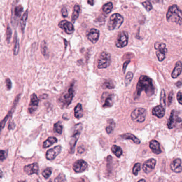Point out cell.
I'll return each instance as SVG.
<instances>
[{"instance_id": "1", "label": "cell", "mask_w": 182, "mask_h": 182, "mask_svg": "<svg viewBox=\"0 0 182 182\" xmlns=\"http://www.w3.org/2000/svg\"><path fill=\"white\" fill-rule=\"evenodd\" d=\"M143 91H144L148 96H151L155 92V87L152 79L144 75L140 77L137 84L136 93L137 97H140Z\"/></svg>"}, {"instance_id": "2", "label": "cell", "mask_w": 182, "mask_h": 182, "mask_svg": "<svg viewBox=\"0 0 182 182\" xmlns=\"http://www.w3.org/2000/svg\"><path fill=\"white\" fill-rule=\"evenodd\" d=\"M167 20L175 22L177 24H182V11L177 5H173L168 9L166 15Z\"/></svg>"}, {"instance_id": "3", "label": "cell", "mask_w": 182, "mask_h": 182, "mask_svg": "<svg viewBox=\"0 0 182 182\" xmlns=\"http://www.w3.org/2000/svg\"><path fill=\"white\" fill-rule=\"evenodd\" d=\"M74 83H72L68 90L61 95L59 101L63 106L67 107L71 103L74 96Z\"/></svg>"}, {"instance_id": "4", "label": "cell", "mask_w": 182, "mask_h": 182, "mask_svg": "<svg viewBox=\"0 0 182 182\" xmlns=\"http://www.w3.org/2000/svg\"><path fill=\"white\" fill-rule=\"evenodd\" d=\"M124 22V18L119 13H114L111 15L108 22V28L110 30L117 29L120 27Z\"/></svg>"}, {"instance_id": "5", "label": "cell", "mask_w": 182, "mask_h": 182, "mask_svg": "<svg viewBox=\"0 0 182 182\" xmlns=\"http://www.w3.org/2000/svg\"><path fill=\"white\" fill-rule=\"evenodd\" d=\"M82 129H83V126H82V124L80 123L76 125L74 127L73 135L71 136V139L70 141V151L71 153H73L75 150L76 143L77 142V140L79 139Z\"/></svg>"}, {"instance_id": "6", "label": "cell", "mask_w": 182, "mask_h": 182, "mask_svg": "<svg viewBox=\"0 0 182 182\" xmlns=\"http://www.w3.org/2000/svg\"><path fill=\"white\" fill-rule=\"evenodd\" d=\"M111 55L106 52H102L97 61V68L104 69L109 67L111 64Z\"/></svg>"}, {"instance_id": "7", "label": "cell", "mask_w": 182, "mask_h": 182, "mask_svg": "<svg viewBox=\"0 0 182 182\" xmlns=\"http://www.w3.org/2000/svg\"><path fill=\"white\" fill-rule=\"evenodd\" d=\"M146 116V111L143 108H136L131 113V118L132 120L137 123H143L145 121Z\"/></svg>"}, {"instance_id": "8", "label": "cell", "mask_w": 182, "mask_h": 182, "mask_svg": "<svg viewBox=\"0 0 182 182\" xmlns=\"http://www.w3.org/2000/svg\"><path fill=\"white\" fill-rule=\"evenodd\" d=\"M155 48L156 50V55L159 61H162L165 59V55L167 53L166 46L164 43L156 42L155 44Z\"/></svg>"}, {"instance_id": "9", "label": "cell", "mask_w": 182, "mask_h": 182, "mask_svg": "<svg viewBox=\"0 0 182 182\" xmlns=\"http://www.w3.org/2000/svg\"><path fill=\"white\" fill-rule=\"evenodd\" d=\"M128 41V34L126 31H122L119 33L116 46L118 48H123L127 45Z\"/></svg>"}, {"instance_id": "10", "label": "cell", "mask_w": 182, "mask_h": 182, "mask_svg": "<svg viewBox=\"0 0 182 182\" xmlns=\"http://www.w3.org/2000/svg\"><path fill=\"white\" fill-rule=\"evenodd\" d=\"M101 101L103 102V108L111 107L113 103V95L109 94L108 92H104L102 94Z\"/></svg>"}, {"instance_id": "11", "label": "cell", "mask_w": 182, "mask_h": 182, "mask_svg": "<svg viewBox=\"0 0 182 182\" xmlns=\"http://www.w3.org/2000/svg\"><path fill=\"white\" fill-rule=\"evenodd\" d=\"M59 27L64 31L65 33L68 34H71L74 33L75 29L73 24L69 21L64 20L60 21L59 24Z\"/></svg>"}, {"instance_id": "12", "label": "cell", "mask_w": 182, "mask_h": 182, "mask_svg": "<svg viewBox=\"0 0 182 182\" xmlns=\"http://www.w3.org/2000/svg\"><path fill=\"white\" fill-rule=\"evenodd\" d=\"M88 167V164L83 160L76 161L73 164V169L77 173H80L84 172Z\"/></svg>"}, {"instance_id": "13", "label": "cell", "mask_w": 182, "mask_h": 182, "mask_svg": "<svg viewBox=\"0 0 182 182\" xmlns=\"http://www.w3.org/2000/svg\"><path fill=\"white\" fill-rule=\"evenodd\" d=\"M61 146H55L53 149H50L46 153V158L49 160H54L55 157L61 151Z\"/></svg>"}, {"instance_id": "14", "label": "cell", "mask_w": 182, "mask_h": 182, "mask_svg": "<svg viewBox=\"0 0 182 182\" xmlns=\"http://www.w3.org/2000/svg\"><path fill=\"white\" fill-rule=\"evenodd\" d=\"M39 103V100L37 97L36 94L33 93L30 97V101L28 111L30 113H33L36 110Z\"/></svg>"}, {"instance_id": "15", "label": "cell", "mask_w": 182, "mask_h": 182, "mask_svg": "<svg viewBox=\"0 0 182 182\" xmlns=\"http://www.w3.org/2000/svg\"><path fill=\"white\" fill-rule=\"evenodd\" d=\"M156 164V160L155 159H150L146 161L143 165V170L146 173L149 174L151 173L155 169Z\"/></svg>"}, {"instance_id": "16", "label": "cell", "mask_w": 182, "mask_h": 182, "mask_svg": "<svg viewBox=\"0 0 182 182\" xmlns=\"http://www.w3.org/2000/svg\"><path fill=\"white\" fill-rule=\"evenodd\" d=\"M181 119L179 117H178L176 115V112L175 110H172L171 112L170 117L168 119L167 126L169 129H172L176 125L177 123L181 122Z\"/></svg>"}, {"instance_id": "17", "label": "cell", "mask_w": 182, "mask_h": 182, "mask_svg": "<svg viewBox=\"0 0 182 182\" xmlns=\"http://www.w3.org/2000/svg\"><path fill=\"white\" fill-rule=\"evenodd\" d=\"M38 164L37 163H34L24 167V170L28 175H32L34 174H38Z\"/></svg>"}, {"instance_id": "18", "label": "cell", "mask_w": 182, "mask_h": 182, "mask_svg": "<svg viewBox=\"0 0 182 182\" xmlns=\"http://www.w3.org/2000/svg\"><path fill=\"white\" fill-rule=\"evenodd\" d=\"M99 36H100V31L95 28L91 29L88 35V40L93 44L97 42L99 38Z\"/></svg>"}, {"instance_id": "19", "label": "cell", "mask_w": 182, "mask_h": 182, "mask_svg": "<svg viewBox=\"0 0 182 182\" xmlns=\"http://www.w3.org/2000/svg\"><path fill=\"white\" fill-rule=\"evenodd\" d=\"M182 161L181 160L177 158L172 162L170 164V169L174 172L176 173H179L182 172V166H181Z\"/></svg>"}, {"instance_id": "20", "label": "cell", "mask_w": 182, "mask_h": 182, "mask_svg": "<svg viewBox=\"0 0 182 182\" xmlns=\"http://www.w3.org/2000/svg\"><path fill=\"white\" fill-rule=\"evenodd\" d=\"M152 113L153 115L159 118H161L165 115V109L164 106L161 105H159L153 108Z\"/></svg>"}, {"instance_id": "21", "label": "cell", "mask_w": 182, "mask_h": 182, "mask_svg": "<svg viewBox=\"0 0 182 182\" xmlns=\"http://www.w3.org/2000/svg\"><path fill=\"white\" fill-rule=\"evenodd\" d=\"M149 147L151 150L152 152L155 155H159L161 153L160 144L158 141L155 140H152L150 141L149 144Z\"/></svg>"}, {"instance_id": "22", "label": "cell", "mask_w": 182, "mask_h": 182, "mask_svg": "<svg viewBox=\"0 0 182 182\" xmlns=\"http://www.w3.org/2000/svg\"><path fill=\"white\" fill-rule=\"evenodd\" d=\"M182 72V63L181 61H177L176 62L175 67L174 69L172 74V78H177Z\"/></svg>"}, {"instance_id": "23", "label": "cell", "mask_w": 182, "mask_h": 182, "mask_svg": "<svg viewBox=\"0 0 182 182\" xmlns=\"http://www.w3.org/2000/svg\"><path fill=\"white\" fill-rule=\"evenodd\" d=\"M120 137L122 139H125V140H132L136 144H139L141 143L140 140L138 138H137L135 135H134L131 133L124 134L120 135Z\"/></svg>"}, {"instance_id": "24", "label": "cell", "mask_w": 182, "mask_h": 182, "mask_svg": "<svg viewBox=\"0 0 182 182\" xmlns=\"http://www.w3.org/2000/svg\"><path fill=\"white\" fill-rule=\"evenodd\" d=\"M74 115L76 118L80 119L82 118L83 116V110L82 108V104L78 103L77 104L74 109Z\"/></svg>"}, {"instance_id": "25", "label": "cell", "mask_w": 182, "mask_h": 182, "mask_svg": "<svg viewBox=\"0 0 182 182\" xmlns=\"http://www.w3.org/2000/svg\"><path fill=\"white\" fill-rule=\"evenodd\" d=\"M58 142V140L55 137H50L46 141H44L43 144V148H48L52 145Z\"/></svg>"}, {"instance_id": "26", "label": "cell", "mask_w": 182, "mask_h": 182, "mask_svg": "<svg viewBox=\"0 0 182 182\" xmlns=\"http://www.w3.org/2000/svg\"><path fill=\"white\" fill-rule=\"evenodd\" d=\"M108 125L106 127V132L108 134H110L114 130L115 127V123L112 119L108 120Z\"/></svg>"}, {"instance_id": "27", "label": "cell", "mask_w": 182, "mask_h": 182, "mask_svg": "<svg viewBox=\"0 0 182 182\" xmlns=\"http://www.w3.org/2000/svg\"><path fill=\"white\" fill-rule=\"evenodd\" d=\"M111 151L118 158H120L123 155V150L119 146L113 145L111 147Z\"/></svg>"}, {"instance_id": "28", "label": "cell", "mask_w": 182, "mask_h": 182, "mask_svg": "<svg viewBox=\"0 0 182 182\" xmlns=\"http://www.w3.org/2000/svg\"><path fill=\"white\" fill-rule=\"evenodd\" d=\"M28 14V10H26V12H24V15L22 16L21 20H20V27H21V30H22V32L23 33H24V28H25L26 24V21H27V20Z\"/></svg>"}, {"instance_id": "29", "label": "cell", "mask_w": 182, "mask_h": 182, "mask_svg": "<svg viewBox=\"0 0 182 182\" xmlns=\"http://www.w3.org/2000/svg\"><path fill=\"white\" fill-rule=\"evenodd\" d=\"M80 11V8L79 6L75 5L74 6V8L73 14H72V18H71L72 21L73 22L75 21L76 19L78 18Z\"/></svg>"}, {"instance_id": "30", "label": "cell", "mask_w": 182, "mask_h": 182, "mask_svg": "<svg viewBox=\"0 0 182 182\" xmlns=\"http://www.w3.org/2000/svg\"><path fill=\"white\" fill-rule=\"evenodd\" d=\"M112 9H113V4L111 2L106 3L102 6V10H103V12L106 14L110 13L111 12Z\"/></svg>"}, {"instance_id": "31", "label": "cell", "mask_w": 182, "mask_h": 182, "mask_svg": "<svg viewBox=\"0 0 182 182\" xmlns=\"http://www.w3.org/2000/svg\"><path fill=\"white\" fill-rule=\"evenodd\" d=\"M102 88L103 89H112L115 88V85L110 80H106L103 82Z\"/></svg>"}, {"instance_id": "32", "label": "cell", "mask_w": 182, "mask_h": 182, "mask_svg": "<svg viewBox=\"0 0 182 182\" xmlns=\"http://www.w3.org/2000/svg\"><path fill=\"white\" fill-rule=\"evenodd\" d=\"M62 129H63V126H62V123H61L60 121H58L54 125L53 130L55 133L60 135L62 132Z\"/></svg>"}, {"instance_id": "33", "label": "cell", "mask_w": 182, "mask_h": 182, "mask_svg": "<svg viewBox=\"0 0 182 182\" xmlns=\"http://www.w3.org/2000/svg\"><path fill=\"white\" fill-rule=\"evenodd\" d=\"M41 52L42 53L43 55L46 57H48L49 55L48 53V47L46 46V42L44 41H43L42 44H41Z\"/></svg>"}, {"instance_id": "34", "label": "cell", "mask_w": 182, "mask_h": 182, "mask_svg": "<svg viewBox=\"0 0 182 182\" xmlns=\"http://www.w3.org/2000/svg\"><path fill=\"white\" fill-rule=\"evenodd\" d=\"M133 78V74L132 72H128V73L126 74V77H125V84L126 86H127L128 85H129L130 84Z\"/></svg>"}, {"instance_id": "35", "label": "cell", "mask_w": 182, "mask_h": 182, "mask_svg": "<svg viewBox=\"0 0 182 182\" xmlns=\"http://www.w3.org/2000/svg\"><path fill=\"white\" fill-rule=\"evenodd\" d=\"M12 112V109L11 110V111H10L9 113L7 115V116H6V117L5 118L3 119L2 121H1V123H0V133H1V131L3 130V128L4 127V126H5V125H6V121H7V120H8V119L10 117V116H11V115L12 114V113H13Z\"/></svg>"}, {"instance_id": "36", "label": "cell", "mask_w": 182, "mask_h": 182, "mask_svg": "<svg viewBox=\"0 0 182 182\" xmlns=\"http://www.w3.org/2000/svg\"><path fill=\"white\" fill-rule=\"evenodd\" d=\"M52 174V169L51 168H47L43 171L42 175L46 179H48Z\"/></svg>"}, {"instance_id": "37", "label": "cell", "mask_w": 182, "mask_h": 182, "mask_svg": "<svg viewBox=\"0 0 182 182\" xmlns=\"http://www.w3.org/2000/svg\"><path fill=\"white\" fill-rule=\"evenodd\" d=\"M160 103L162 106H166V93L164 90L161 91V96H160Z\"/></svg>"}, {"instance_id": "38", "label": "cell", "mask_w": 182, "mask_h": 182, "mask_svg": "<svg viewBox=\"0 0 182 182\" xmlns=\"http://www.w3.org/2000/svg\"><path fill=\"white\" fill-rule=\"evenodd\" d=\"M140 170H141V164L136 163L135 164L133 168V173L134 175L137 176Z\"/></svg>"}, {"instance_id": "39", "label": "cell", "mask_w": 182, "mask_h": 182, "mask_svg": "<svg viewBox=\"0 0 182 182\" xmlns=\"http://www.w3.org/2000/svg\"><path fill=\"white\" fill-rule=\"evenodd\" d=\"M143 6H144L148 11H150L152 9V6L151 2L149 1H146L142 3Z\"/></svg>"}, {"instance_id": "40", "label": "cell", "mask_w": 182, "mask_h": 182, "mask_svg": "<svg viewBox=\"0 0 182 182\" xmlns=\"http://www.w3.org/2000/svg\"><path fill=\"white\" fill-rule=\"evenodd\" d=\"M23 11V7L19 5L18 6H17L15 10V16L17 17H19L21 15V13Z\"/></svg>"}, {"instance_id": "41", "label": "cell", "mask_w": 182, "mask_h": 182, "mask_svg": "<svg viewBox=\"0 0 182 182\" xmlns=\"http://www.w3.org/2000/svg\"><path fill=\"white\" fill-rule=\"evenodd\" d=\"M11 35H12V31L10 27L8 26L7 27V30H6V40L8 43H10Z\"/></svg>"}, {"instance_id": "42", "label": "cell", "mask_w": 182, "mask_h": 182, "mask_svg": "<svg viewBox=\"0 0 182 182\" xmlns=\"http://www.w3.org/2000/svg\"><path fill=\"white\" fill-rule=\"evenodd\" d=\"M65 176L63 174H60L59 176L55 179V182H65Z\"/></svg>"}, {"instance_id": "43", "label": "cell", "mask_w": 182, "mask_h": 182, "mask_svg": "<svg viewBox=\"0 0 182 182\" xmlns=\"http://www.w3.org/2000/svg\"><path fill=\"white\" fill-rule=\"evenodd\" d=\"M15 46L14 48V55H17L19 51V42L17 38V37H16V34L15 35Z\"/></svg>"}, {"instance_id": "44", "label": "cell", "mask_w": 182, "mask_h": 182, "mask_svg": "<svg viewBox=\"0 0 182 182\" xmlns=\"http://www.w3.org/2000/svg\"><path fill=\"white\" fill-rule=\"evenodd\" d=\"M7 152L3 150H0V161H3L4 160H5L7 157Z\"/></svg>"}, {"instance_id": "45", "label": "cell", "mask_w": 182, "mask_h": 182, "mask_svg": "<svg viewBox=\"0 0 182 182\" xmlns=\"http://www.w3.org/2000/svg\"><path fill=\"white\" fill-rule=\"evenodd\" d=\"M6 86L8 90H10L12 88V83L9 78L6 79Z\"/></svg>"}, {"instance_id": "46", "label": "cell", "mask_w": 182, "mask_h": 182, "mask_svg": "<svg viewBox=\"0 0 182 182\" xmlns=\"http://www.w3.org/2000/svg\"><path fill=\"white\" fill-rule=\"evenodd\" d=\"M177 99L180 104H182V92H178L177 94Z\"/></svg>"}, {"instance_id": "47", "label": "cell", "mask_w": 182, "mask_h": 182, "mask_svg": "<svg viewBox=\"0 0 182 182\" xmlns=\"http://www.w3.org/2000/svg\"><path fill=\"white\" fill-rule=\"evenodd\" d=\"M61 12H62V15L64 17V18L67 17L68 16V12H67V10L66 8H63L61 9Z\"/></svg>"}, {"instance_id": "48", "label": "cell", "mask_w": 182, "mask_h": 182, "mask_svg": "<svg viewBox=\"0 0 182 182\" xmlns=\"http://www.w3.org/2000/svg\"><path fill=\"white\" fill-rule=\"evenodd\" d=\"M130 62V60H127L124 63V64H123V73H124V74L125 73V71H126V67H127L128 64H129Z\"/></svg>"}, {"instance_id": "49", "label": "cell", "mask_w": 182, "mask_h": 182, "mask_svg": "<svg viewBox=\"0 0 182 182\" xmlns=\"http://www.w3.org/2000/svg\"><path fill=\"white\" fill-rule=\"evenodd\" d=\"M173 92H171L169 94V96H168V103H169V105L172 103V102L173 101Z\"/></svg>"}, {"instance_id": "50", "label": "cell", "mask_w": 182, "mask_h": 182, "mask_svg": "<svg viewBox=\"0 0 182 182\" xmlns=\"http://www.w3.org/2000/svg\"><path fill=\"white\" fill-rule=\"evenodd\" d=\"M85 151V149L82 146H79V148H78V152L79 153H83Z\"/></svg>"}, {"instance_id": "51", "label": "cell", "mask_w": 182, "mask_h": 182, "mask_svg": "<svg viewBox=\"0 0 182 182\" xmlns=\"http://www.w3.org/2000/svg\"><path fill=\"white\" fill-rule=\"evenodd\" d=\"M88 2L90 5H91V6L94 5V0H88Z\"/></svg>"}, {"instance_id": "52", "label": "cell", "mask_w": 182, "mask_h": 182, "mask_svg": "<svg viewBox=\"0 0 182 182\" xmlns=\"http://www.w3.org/2000/svg\"><path fill=\"white\" fill-rule=\"evenodd\" d=\"M3 177V172L0 169V178H2Z\"/></svg>"}, {"instance_id": "53", "label": "cell", "mask_w": 182, "mask_h": 182, "mask_svg": "<svg viewBox=\"0 0 182 182\" xmlns=\"http://www.w3.org/2000/svg\"><path fill=\"white\" fill-rule=\"evenodd\" d=\"M85 182V181H84V179H82V178H81V179H79V180L78 181V182Z\"/></svg>"}, {"instance_id": "54", "label": "cell", "mask_w": 182, "mask_h": 182, "mask_svg": "<svg viewBox=\"0 0 182 182\" xmlns=\"http://www.w3.org/2000/svg\"><path fill=\"white\" fill-rule=\"evenodd\" d=\"M138 182H146V180L144 179H140V181H139Z\"/></svg>"}, {"instance_id": "55", "label": "cell", "mask_w": 182, "mask_h": 182, "mask_svg": "<svg viewBox=\"0 0 182 182\" xmlns=\"http://www.w3.org/2000/svg\"><path fill=\"white\" fill-rule=\"evenodd\" d=\"M25 182V181H20V182Z\"/></svg>"}, {"instance_id": "56", "label": "cell", "mask_w": 182, "mask_h": 182, "mask_svg": "<svg viewBox=\"0 0 182 182\" xmlns=\"http://www.w3.org/2000/svg\"><path fill=\"white\" fill-rule=\"evenodd\" d=\"M19 0H17V2H18V1Z\"/></svg>"}, {"instance_id": "57", "label": "cell", "mask_w": 182, "mask_h": 182, "mask_svg": "<svg viewBox=\"0 0 182 182\" xmlns=\"http://www.w3.org/2000/svg\"><path fill=\"white\" fill-rule=\"evenodd\" d=\"M52 182V181H50V182Z\"/></svg>"}]
</instances>
